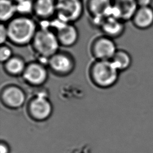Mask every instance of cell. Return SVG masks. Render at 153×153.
Returning a JSON list of instances; mask_svg holds the SVG:
<instances>
[{
  "label": "cell",
  "instance_id": "cell-1",
  "mask_svg": "<svg viewBox=\"0 0 153 153\" xmlns=\"http://www.w3.org/2000/svg\"><path fill=\"white\" fill-rule=\"evenodd\" d=\"M8 38L18 44H25L33 40L37 31L35 20L29 16L17 15L7 23Z\"/></svg>",
  "mask_w": 153,
  "mask_h": 153
},
{
  "label": "cell",
  "instance_id": "cell-2",
  "mask_svg": "<svg viewBox=\"0 0 153 153\" xmlns=\"http://www.w3.org/2000/svg\"><path fill=\"white\" fill-rule=\"evenodd\" d=\"M56 16L65 23H73L83 15L82 0H56Z\"/></svg>",
  "mask_w": 153,
  "mask_h": 153
},
{
  "label": "cell",
  "instance_id": "cell-3",
  "mask_svg": "<svg viewBox=\"0 0 153 153\" xmlns=\"http://www.w3.org/2000/svg\"><path fill=\"white\" fill-rule=\"evenodd\" d=\"M33 41L38 52L46 56L53 54L59 47V41L57 35L46 28L37 30Z\"/></svg>",
  "mask_w": 153,
  "mask_h": 153
},
{
  "label": "cell",
  "instance_id": "cell-4",
  "mask_svg": "<svg viewBox=\"0 0 153 153\" xmlns=\"http://www.w3.org/2000/svg\"><path fill=\"white\" fill-rule=\"evenodd\" d=\"M118 69L111 61L103 60L97 63L93 71L96 82L102 86H109L118 77Z\"/></svg>",
  "mask_w": 153,
  "mask_h": 153
},
{
  "label": "cell",
  "instance_id": "cell-5",
  "mask_svg": "<svg viewBox=\"0 0 153 153\" xmlns=\"http://www.w3.org/2000/svg\"><path fill=\"white\" fill-rule=\"evenodd\" d=\"M85 6L88 16L99 26L105 18L112 16V0H87Z\"/></svg>",
  "mask_w": 153,
  "mask_h": 153
},
{
  "label": "cell",
  "instance_id": "cell-6",
  "mask_svg": "<svg viewBox=\"0 0 153 153\" xmlns=\"http://www.w3.org/2000/svg\"><path fill=\"white\" fill-rule=\"evenodd\" d=\"M137 7L135 0H112V16L124 22L131 20Z\"/></svg>",
  "mask_w": 153,
  "mask_h": 153
},
{
  "label": "cell",
  "instance_id": "cell-7",
  "mask_svg": "<svg viewBox=\"0 0 153 153\" xmlns=\"http://www.w3.org/2000/svg\"><path fill=\"white\" fill-rule=\"evenodd\" d=\"M33 16L45 21L56 16V0H33Z\"/></svg>",
  "mask_w": 153,
  "mask_h": 153
},
{
  "label": "cell",
  "instance_id": "cell-8",
  "mask_svg": "<svg viewBox=\"0 0 153 153\" xmlns=\"http://www.w3.org/2000/svg\"><path fill=\"white\" fill-rule=\"evenodd\" d=\"M131 21L133 26L139 29H149L153 26V7H138Z\"/></svg>",
  "mask_w": 153,
  "mask_h": 153
},
{
  "label": "cell",
  "instance_id": "cell-9",
  "mask_svg": "<svg viewBox=\"0 0 153 153\" xmlns=\"http://www.w3.org/2000/svg\"><path fill=\"white\" fill-rule=\"evenodd\" d=\"M56 35L59 42L69 46L73 45L76 41L78 32L73 23L63 22L57 26Z\"/></svg>",
  "mask_w": 153,
  "mask_h": 153
},
{
  "label": "cell",
  "instance_id": "cell-10",
  "mask_svg": "<svg viewBox=\"0 0 153 153\" xmlns=\"http://www.w3.org/2000/svg\"><path fill=\"white\" fill-rule=\"evenodd\" d=\"M102 31L109 36H118L124 30V22L110 16L105 18L100 23Z\"/></svg>",
  "mask_w": 153,
  "mask_h": 153
},
{
  "label": "cell",
  "instance_id": "cell-11",
  "mask_svg": "<svg viewBox=\"0 0 153 153\" xmlns=\"http://www.w3.org/2000/svg\"><path fill=\"white\" fill-rule=\"evenodd\" d=\"M30 109L34 117L42 120L50 115L51 106L50 102L44 96H38L31 102Z\"/></svg>",
  "mask_w": 153,
  "mask_h": 153
},
{
  "label": "cell",
  "instance_id": "cell-12",
  "mask_svg": "<svg viewBox=\"0 0 153 153\" xmlns=\"http://www.w3.org/2000/svg\"><path fill=\"white\" fill-rule=\"evenodd\" d=\"M94 49L97 56L105 60L113 57L116 53L115 45L109 38H102L98 39L96 42Z\"/></svg>",
  "mask_w": 153,
  "mask_h": 153
},
{
  "label": "cell",
  "instance_id": "cell-13",
  "mask_svg": "<svg viewBox=\"0 0 153 153\" xmlns=\"http://www.w3.org/2000/svg\"><path fill=\"white\" fill-rule=\"evenodd\" d=\"M25 78L33 84H41L43 83L47 78L45 69L38 64L29 65L24 72Z\"/></svg>",
  "mask_w": 153,
  "mask_h": 153
},
{
  "label": "cell",
  "instance_id": "cell-14",
  "mask_svg": "<svg viewBox=\"0 0 153 153\" xmlns=\"http://www.w3.org/2000/svg\"><path fill=\"white\" fill-rule=\"evenodd\" d=\"M3 99L8 106L17 108L22 105L25 102V97L23 92L20 88L12 87L4 91Z\"/></svg>",
  "mask_w": 153,
  "mask_h": 153
},
{
  "label": "cell",
  "instance_id": "cell-15",
  "mask_svg": "<svg viewBox=\"0 0 153 153\" xmlns=\"http://www.w3.org/2000/svg\"><path fill=\"white\" fill-rule=\"evenodd\" d=\"M17 16L16 4L12 0H0V20L8 23Z\"/></svg>",
  "mask_w": 153,
  "mask_h": 153
},
{
  "label": "cell",
  "instance_id": "cell-16",
  "mask_svg": "<svg viewBox=\"0 0 153 153\" xmlns=\"http://www.w3.org/2000/svg\"><path fill=\"white\" fill-rule=\"evenodd\" d=\"M50 65L53 69L59 73H66L72 68L71 60L62 54L54 56L50 60Z\"/></svg>",
  "mask_w": 153,
  "mask_h": 153
},
{
  "label": "cell",
  "instance_id": "cell-17",
  "mask_svg": "<svg viewBox=\"0 0 153 153\" xmlns=\"http://www.w3.org/2000/svg\"><path fill=\"white\" fill-rule=\"evenodd\" d=\"M112 62L118 70H124L130 66L131 59L127 53L122 51L115 53Z\"/></svg>",
  "mask_w": 153,
  "mask_h": 153
},
{
  "label": "cell",
  "instance_id": "cell-18",
  "mask_svg": "<svg viewBox=\"0 0 153 153\" xmlns=\"http://www.w3.org/2000/svg\"><path fill=\"white\" fill-rule=\"evenodd\" d=\"M17 15H33V0H23L16 2Z\"/></svg>",
  "mask_w": 153,
  "mask_h": 153
},
{
  "label": "cell",
  "instance_id": "cell-19",
  "mask_svg": "<svg viewBox=\"0 0 153 153\" xmlns=\"http://www.w3.org/2000/svg\"><path fill=\"white\" fill-rule=\"evenodd\" d=\"M6 66L11 74H19L23 71L25 65L22 60L18 58H12L7 61Z\"/></svg>",
  "mask_w": 153,
  "mask_h": 153
},
{
  "label": "cell",
  "instance_id": "cell-20",
  "mask_svg": "<svg viewBox=\"0 0 153 153\" xmlns=\"http://www.w3.org/2000/svg\"><path fill=\"white\" fill-rule=\"evenodd\" d=\"M11 52L10 48L7 47H2L0 50V59L1 62L8 60L11 56Z\"/></svg>",
  "mask_w": 153,
  "mask_h": 153
},
{
  "label": "cell",
  "instance_id": "cell-21",
  "mask_svg": "<svg viewBox=\"0 0 153 153\" xmlns=\"http://www.w3.org/2000/svg\"><path fill=\"white\" fill-rule=\"evenodd\" d=\"M8 38V31L7 25H4V23H1L0 25V41L1 43L2 44L4 42L6 39Z\"/></svg>",
  "mask_w": 153,
  "mask_h": 153
},
{
  "label": "cell",
  "instance_id": "cell-22",
  "mask_svg": "<svg viewBox=\"0 0 153 153\" xmlns=\"http://www.w3.org/2000/svg\"><path fill=\"white\" fill-rule=\"evenodd\" d=\"M138 7H148L152 6L153 0H135Z\"/></svg>",
  "mask_w": 153,
  "mask_h": 153
},
{
  "label": "cell",
  "instance_id": "cell-23",
  "mask_svg": "<svg viewBox=\"0 0 153 153\" xmlns=\"http://www.w3.org/2000/svg\"><path fill=\"white\" fill-rule=\"evenodd\" d=\"M0 153H8V148L5 144L1 143L0 146Z\"/></svg>",
  "mask_w": 153,
  "mask_h": 153
},
{
  "label": "cell",
  "instance_id": "cell-24",
  "mask_svg": "<svg viewBox=\"0 0 153 153\" xmlns=\"http://www.w3.org/2000/svg\"><path fill=\"white\" fill-rule=\"evenodd\" d=\"M13 1H14V2H20V1H23V0H12Z\"/></svg>",
  "mask_w": 153,
  "mask_h": 153
},
{
  "label": "cell",
  "instance_id": "cell-25",
  "mask_svg": "<svg viewBox=\"0 0 153 153\" xmlns=\"http://www.w3.org/2000/svg\"></svg>",
  "mask_w": 153,
  "mask_h": 153
}]
</instances>
